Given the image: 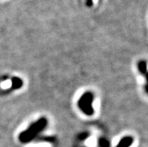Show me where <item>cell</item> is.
Instances as JSON below:
<instances>
[{
    "label": "cell",
    "instance_id": "cell-1",
    "mask_svg": "<svg viewBox=\"0 0 148 147\" xmlns=\"http://www.w3.org/2000/svg\"><path fill=\"white\" fill-rule=\"evenodd\" d=\"M47 125V120L46 118H40L38 121L30 125L26 131H23L19 135V140L23 144H27L32 141L41 131L45 129Z\"/></svg>",
    "mask_w": 148,
    "mask_h": 147
},
{
    "label": "cell",
    "instance_id": "cell-2",
    "mask_svg": "<svg viewBox=\"0 0 148 147\" xmlns=\"http://www.w3.org/2000/svg\"><path fill=\"white\" fill-rule=\"evenodd\" d=\"M93 94L90 92H86L77 101V106L79 109L87 116H92L94 113V110L92 107L93 101Z\"/></svg>",
    "mask_w": 148,
    "mask_h": 147
},
{
    "label": "cell",
    "instance_id": "cell-3",
    "mask_svg": "<svg viewBox=\"0 0 148 147\" xmlns=\"http://www.w3.org/2000/svg\"><path fill=\"white\" fill-rule=\"evenodd\" d=\"M134 139L132 136H126L120 140L116 147H130L133 144Z\"/></svg>",
    "mask_w": 148,
    "mask_h": 147
},
{
    "label": "cell",
    "instance_id": "cell-4",
    "mask_svg": "<svg viewBox=\"0 0 148 147\" xmlns=\"http://www.w3.org/2000/svg\"><path fill=\"white\" fill-rule=\"evenodd\" d=\"M137 67L138 70V71L141 73V75H145H145L148 72L147 63V62L145 61V60H141V61H139L137 64Z\"/></svg>",
    "mask_w": 148,
    "mask_h": 147
},
{
    "label": "cell",
    "instance_id": "cell-5",
    "mask_svg": "<svg viewBox=\"0 0 148 147\" xmlns=\"http://www.w3.org/2000/svg\"><path fill=\"white\" fill-rule=\"evenodd\" d=\"M23 82L20 77H14L13 78L11 79V87L13 88L14 90L21 89L23 86Z\"/></svg>",
    "mask_w": 148,
    "mask_h": 147
},
{
    "label": "cell",
    "instance_id": "cell-6",
    "mask_svg": "<svg viewBox=\"0 0 148 147\" xmlns=\"http://www.w3.org/2000/svg\"><path fill=\"white\" fill-rule=\"evenodd\" d=\"M99 145L100 147H110V142L106 138H100L99 140Z\"/></svg>",
    "mask_w": 148,
    "mask_h": 147
},
{
    "label": "cell",
    "instance_id": "cell-7",
    "mask_svg": "<svg viewBox=\"0 0 148 147\" xmlns=\"http://www.w3.org/2000/svg\"><path fill=\"white\" fill-rule=\"evenodd\" d=\"M89 137V134L86 132H84L81 133L80 135H79V139L80 140H86V138Z\"/></svg>",
    "mask_w": 148,
    "mask_h": 147
},
{
    "label": "cell",
    "instance_id": "cell-8",
    "mask_svg": "<svg viewBox=\"0 0 148 147\" xmlns=\"http://www.w3.org/2000/svg\"><path fill=\"white\" fill-rule=\"evenodd\" d=\"M145 92L148 94V84H146V85L145 86Z\"/></svg>",
    "mask_w": 148,
    "mask_h": 147
},
{
    "label": "cell",
    "instance_id": "cell-9",
    "mask_svg": "<svg viewBox=\"0 0 148 147\" xmlns=\"http://www.w3.org/2000/svg\"><path fill=\"white\" fill-rule=\"evenodd\" d=\"M145 79H146L147 84H148V72L147 73L146 75H145Z\"/></svg>",
    "mask_w": 148,
    "mask_h": 147
}]
</instances>
